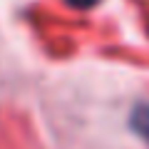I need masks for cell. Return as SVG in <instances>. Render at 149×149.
<instances>
[{"label": "cell", "mask_w": 149, "mask_h": 149, "mask_svg": "<svg viewBox=\"0 0 149 149\" xmlns=\"http://www.w3.org/2000/svg\"><path fill=\"white\" fill-rule=\"evenodd\" d=\"M72 8H77V10H90V8L97 5V0H67Z\"/></svg>", "instance_id": "7a4b0ae2"}, {"label": "cell", "mask_w": 149, "mask_h": 149, "mask_svg": "<svg viewBox=\"0 0 149 149\" xmlns=\"http://www.w3.org/2000/svg\"><path fill=\"white\" fill-rule=\"evenodd\" d=\"M129 124H132V129L144 139V142H149V102H142V104H137L132 109Z\"/></svg>", "instance_id": "6da1fadb"}]
</instances>
